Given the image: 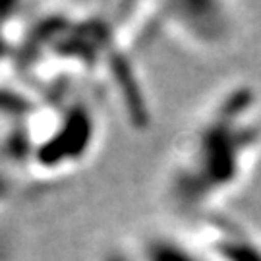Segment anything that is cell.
<instances>
[{
    "label": "cell",
    "instance_id": "cell-2",
    "mask_svg": "<svg viewBox=\"0 0 261 261\" xmlns=\"http://www.w3.org/2000/svg\"><path fill=\"white\" fill-rule=\"evenodd\" d=\"M0 261H16V248L2 232H0Z\"/></svg>",
    "mask_w": 261,
    "mask_h": 261
},
{
    "label": "cell",
    "instance_id": "cell-1",
    "mask_svg": "<svg viewBox=\"0 0 261 261\" xmlns=\"http://www.w3.org/2000/svg\"><path fill=\"white\" fill-rule=\"evenodd\" d=\"M259 153V95L250 85H230L199 112L170 155L168 205L184 213L219 207L242 188Z\"/></svg>",
    "mask_w": 261,
    "mask_h": 261
}]
</instances>
